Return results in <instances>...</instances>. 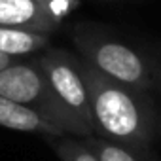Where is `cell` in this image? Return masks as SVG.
Returning <instances> with one entry per match:
<instances>
[{
  "mask_svg": "<svg viewBox=\"0 0 161 161\" xmlns=\"http://www.w3.org/2000/svg\"><path fill=\"white\" fill-rule=\"evenodd\" d=\"M82 70L87 86L93 135L150 148L159 131V118L150 93L116 82L84 59Z\"/></svg>",
  "mask_w": 161,
  "mask_h": 161,
  "instance_id": "1",
  "label": "cell"
},
{
  "mask_svg": "<svg viewBox=\"0 0 161 161\" xmlns=\"http://www.w3.org/2000/svg\"><path fill=\"white\" fill-rule=\"evenodd\" d=\"M70 38L80 59L95 66L104 76L148 93L157 86L159 78L152 61L104 29L78 23L72 27Z\"/></svg>",
  "mask_w": 161,
  "mask_h": 161,
  "instance_id": "2",
  "label": "cell"
},
{
  "mask_svg": "<svg viewBox=\"0 0 161 161\" xmlns=\"http://www.w3.org/2000/svg\"><path fill=\"white\" fill-rule=\"evenodd\" d=\"M0 95L31 108L64 135L84 136L82 127L55 95L36 57H19L10 66L0 70Z\"/></svg>",
  "mask_w": 161,
  "mask_h": 161,
  "instance_id": "3",
  "label": "cell"
},
{
  "mask_svg": "<svg viewBox=\"0 0 161 161\" xmlns=\"http://www.w3.org/2000/svg\"><path fill=\"white\" fill-rule=\"evenodd\" d=\"M36 59L42 70L46 72L55 95L63 103V106L82 127L84 136L93 135L89 97H87V86L82 70V59L66 49L51 47V46L46 51L38 53Z\"/></svg>",
  "mask_w": 161,
  "mask_h": 161,
  "instance_id": "4",
  "label": "cell"
},
{
  "mask_svg": "<svg viewBox=\"0 0 161 161\" xmlns=\"http://www.w3.org/2000/svg\"><path fill=\"white\" fill-rule=\"evenodd\" d=\"M0 25L51 36L61 23L40 0H0Z\"/></svg>",
  "mask_w": 161,
  "mask_h": 161,
  "instance_id": "5",
  "label": "cell"
},
{
  "mask_svg": "<svg viewBox=\"0 0 161 161\" xmlns=\"http://www.w3.org/2000/svg\"><path fill=\"white\" fill-rule=\"evenodd\" d=\"M0 127L14 129V131H23V133H36L42 136H55V135H64L61 129L40 118L36 112L31 108L0 95Z\"/></svg>",
  "mask_w": 161,
  "mask_h": 161,
  "instance_id": "6",
  "label": "cell"
},
{
  "mask_svg": "<svg viewBox=\"0 0 161 161\" xmlns=\"http://www.w3.org/2000/svg\"><path fill=\"white\" fill-rule=\"evenodd\" d=\"M49 46H51L49 34L0 25V53H6L12 57H29L46 51Z\"/></svg>",
  "mask_w": 161,
  "mask_h": 161,
  "instance_id": "7",
  "label": "cell"
},
{
  "mask_svg": "<svg viewBox=\"0 0 161 161\" xmlns=\"http://www.w3.org/2000/svg\"><path fill=\"white\" fill-rule=\"evenodd\" d=\"M87 148L97 155L99 161H159L150 148L144 146H129L114 140H106L97 135L82 136Z\"/></svg>",
  "mask_w": 161,
  "mask_h": 161,
  "instance_id": "8",
  "label": "cell"
},
{
  "mask_svg": "<svg viewBox=\"0 0 161 161\" xmlns=\"http://www.w3.org/2000/svg\"><path fill=\"white\" fill-rule=\"evenodd\" d=\"M44 138L61 161H99L97 155L82 140V136L55 135V136H44Z\"/></svg>",
  "mask_w": 161,
  "mask_h": 161,
  "instance_id": "9",
  "label": "cell"
},
{
  "mask_svg": "<svg viewBox=\"0 0 161 161\" xmlns=\"http://www.w3.org/2000/svg\"><path fill=\"white\" fill-rule=\"evenodd\" d=\"M40 2L49 10V14L61 23L63 19H66L78 6L82 0H40Z\"/></svg>",
  "mask_w": 161,
  "mask_h": 161,
  "instance_id": "10",
  "label": "cell"
}]
</instances>
